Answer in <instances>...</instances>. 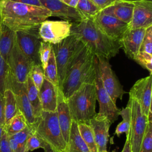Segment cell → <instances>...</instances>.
Returning a JSON list of instances; mask_svg holds the SVG:
<instances>
[{
  "label": "cell",
  "instance_id": "6da1fadb",
  "mask_svg": "<svg viewBox=\"0 0 152 152\" xmlns=\"http://www.w3.org/2000/svg\"><path fill=\"white\" fill-rule=\"evenodd\" d=\"M50 17V11L43 7H37L13 2L0 1L1 23L14 31H29L39 27Z\"/></svg>",
  "mask_w": 152,
  "mask_h": 152
},
{
  "label": "cell",
  "instance_id": "7a4b0ae2",
  "mask_svg": "<svg viewBox=\"0 0 152 152\" xmlns=\"http://www.w3.org/2000/svg\"><path fill=\"white\" fill-rule=\"evenodd\" d=\"M94 59L95 56L81 42L74 56L66 69L64 80L59 88L66 99L82 84L94 83Z\"/></svg>",
  "mask_w": 152,
  "mask_h": 152
},
{
  "label": "cell",
  "instance_id": "3957f363",
  "mask_svg": "<svg viewBox=\"0 0 152 152\" xmlns=\"http://www.w3.org/2000/svg\"><path fill=\"white\" fill-rule=\"evenodd\" d=\"M71 34L77 37L96 57L109 60L115 56L122 48L121 43L107 37L93 19H84L72 23Z\"/></svg>",
  "mask_w": 152,
  "mask_h": 152
},
{
  "label": "cell",
  "instance_id": "277c9868",
  "mask_svg": "<svg viewBox=\"0 0 152 152\" xmlns=\"http://www.w3.org/2000/svg\"><path fill=\"white\" fill-rule=\"evenodd\" d=\"M71 118L77 124H89L96 115L94 83L82 84L66 99Z\"/></svg>",
  "mask_w": 152,
  "mask_h": 152
},
{
  "label": "cell",
  "instance_id": "5b68a950",
  "mask_svg": "<svg viewBox=\"0 0 152 152\" xmlns=\"http://www.w3.org/2000/svg\"><path fill=\"white\" fill-rule=\"evenodd\" d=\"M35 132L57 152H64L66 142L62 135L56 112L42 111L33 125Z\"/></svg>",
  "mask_w": 152,
  "mask_h": 152
},
{
  "label": "cell",
  "instance_id": "8992f818",
  "mask_svg": "<svg viewBox=\"0 0 152 152\" xmlns=\"http://www.w3.org/2000/svg\"><path fill=\"white\" fill-rule=\"evenodd\" d=\"M80 42L77 37L70 34L61 42L52 45L58 69L59 88L64 80L66 69L74 56Z\"/></svg>",
  "mask_w": 152,
  "mask_h": 152
},
{
  "label": "cell",
  "instance_id": "52a82bcc",
  "mask_svg": "<svg viewBox=\"0 0 152 152\" xmlns=\"http://www.w3.org/2000/svg\"><path fill=\"white\" fill-rule=\"evenodd\" d=\"M128 104L131 109V126L129 140L132 152H140L142 141L148 123V118L142 113L139 103L129 98Z\"/></svg>",
  "mask_w": 152,
  "mask_h": 152
},
{
  "label": "cell",
  "instance_id": "ba28073f",
  "mask_svg": "<svg viewBox=\"0 0 152 152\" xmlns=\"http://www.w3.org/2000/svg\"><path fill=\"white\" fill-rule=\"evenodd\" d=\"M96 77L94 85L96 88V100L99 104V112L97 113L100 116L105 117L112 124L115 122L119 116L120 109H118L103 86L100 77L97 58L95 56Z\"/></svg>",
  "mask_w": 152,
  "mask_h": 152
},
{
  "label": "cell",
  "instance_id": "9c48e42d",
  "mask_svg": "<svg viewBox=\"0 0 152 152\" xmlns=\"http://www.w3.org/2000/svg\"><path fill=\"white\" fill-rule=\"evenodd\" d=\"M39 28L15 31V42L18 48L33 65L41 64L39 53L41 42Z\"/></svg>",
  "mask_w": 152,
  "mask_h": 152
},
{
  "label": "cell",
  "instance_id": "30bf717a",
  "mask_svg": "<svg viewBox=\"0 0 152 152\" xmlns=\"http://www.w3.org/2000/svg\"><path fill=\"white\" fill-rule=\"evenodd\" d=\"M97 58L99 72L103 86L112 101L116 103V100L118 99L121 100L126 92L112 70L109 60L102 57H97Z\"/></svg>",
  "mask_w": 152,
  "mask_h": 152
},
{
  "label": "cell",
  "instance_id": "8fae6325",
  "mask_svg": "<svg viewBox=\"0 0 152 152\" xmlns=\"http://www.w3.org/2000/svg\"><path fill=\"white\" fill-rule=\"evenodd\" d=\"M72 23L67 21L45 20L39 28V35L43 42L56 44L71 34Z\"/></svg>",
  "mask_w": 152,
  "mask_h": 152
},
{
  "label": "cell",
  "instance_id": "7c38bea8",
  "mask_svg": "<svg viewBox=\"0 0 152 152\" xmlns=\"http://www.w3.org/2000/svg\"><path fill=\"white\" fill-rule=\"evenodd\" d=\"M151 91L152 78L150 75L137 81L129 93V98L139 103L142 113L148 118V121H152Z\"/></svg>",
  "mask_w": 152,
  "mask_h": 152
},
{
  "label": "cell",
  "instance_id": "4fadbf2b",
  "mask_svg": "<svg viewBox=\"0 0 152 152\" xmlns=\"http://www.w3.org/2000/svg\"><path fill=\"white\" fill-rule=\"evenodd\" d=\"M7 88H10L14 93L16 99L18 110L24 116L27 124L30 125H34L37 122L38 118H36L33 115L31 106L27 96L26 83L23 84L16 81L11 74L10 70Z\"/></svg>",
  "mask_w": 152,
  "mask_h": 152
},
{
  "label": "cell",
  "instance_id": "5bb4252c",
  "mask_svg": "<svg viewBox=\"0 0 152 152\" xmlns=\"http://www.w3.org/2000/svg\"><path fill=\"white\" fill-rule=\"evenodd\" d=\"M100 30L111 39L121 43L128 30V24L101 11L93 19Z\"/></svg>",
  "mask_w": 152,
  "mask_h": 152
},
{
  "label": "cell",
  "instance_id": "9a60e30c",
  "mask_svg": "<svg viewBox=\"0 0 152 152\" xmlns=\"http://www.w3.org/2000/svg\"><path fill=\"white\" fill-rule=\"evenodd\" d=\"M7 64L11 74L16 81L25 84L33 65L20 50L16 42L10 53Z\"/></svg>",
  "mask_w": 152,
  "mask_h": 152
},
{
  "label": "cell",
  "instance_id": "2e32d148",
  "mask_svg": "<svg viewBox=\"0 0 152 152\" xmlns=\"http://www.w3.org/2000/svg\"><path fill=\"white\" fill-rule=\"evenodd\" d=\"M42 6L50 12V17H57L71 23L83 20L75 8L69 7L60 0H40Z\"/></svg>",
  "mask_w": 152,
  "mask_h": 152
},
{
  "label": "cell",
  "instance_id": "e0dca14e",
  "mask_svg": "<svg viewBox=\"0 0 152 152\" xmlns=\"http://www.w3.org/2000/svg\"><path fill=\"white\" fill-rule=\"evenodd\" d=\"M152 26V2L141 1L134 3L132 16L129 29L147 28Z\"/></svg>",
  "mask_w": 152,
  "mask_h": 152
},
{
  "label": "cell",
  "instance_id": "ac0fdd59",
  "mask_svg": "<svg viewBox=\"0 0 152 152\" xmlns=\"http://www.w3.org/2000/svg\"><path fill=\"white\" fill-rule=\"evenodd\" d=\"M111 124L105 118L97 114L89 122L94 137L98 152L107 151L106 147L109 137V130Z\"/></svg>",
  "mask_w": 152,
  "mask_h": 152
},
{
  "label": "cell",
  "instance_id": "d6986e66",
  "mask_svg": "<svg viewBox=\"0 0 152 152\" xmlns=\"http://www.w3.org/2000/svg\"><path fill=\"white\" fill-rule=\"evenodd\" d=\"M146 28H128L124 35L121 42V46L128 58L132 59L140 52Z\"/></svg>",
  "mask_w": 152,
  "mask_h": 152
},
{
  "label": "cell",
  "instance_id": "ffe728a7",
  "mask_svg": "<svg viewBox=\"0 0 152 152\" xmlns=\"http://www.w3.org/2000/svg\"><path fill=\"white\" fill-rule=\"evenodd\" d=\"M56 112L57 113L58 120L62 135L67 144L72 119L71 116L66 99L64 97L62 91L58 87L57 88V106Z\"/></svg>",
  "mask_w": 152,
  "mask_h": 152
},
{
  "label": "cell",
  "instance_id": "44dd1931",
  "mask_svg": "<svg viewBox=\"0 0 152 152\" xmlns=\"http://www.w3.org/2000/svg\"><path fill=\"white\" fill-rule=\"evenodd\" d=\"M57 87L44 79L39 90L42 109L45 112H56L57 106Z\"/></svg>",
  "mask_w": 152,
  "mask_h": 152
},
{
  "label": "cell",
  "instance_id": "7402d4cb",
  "mask_svg": "<svg viewBox=\"0 0 152 152\" xmlns=\"http://www.w3.org/2000/svg\"><path fill=\"white\" fill-rule=\"evenodd\" d=\"M134 3L118 0L113 5L103 10L101 12L129 24L131 21Z\"/></svg>",
  "mask_w": 152,
  "mask_h": 152
},
{
  "label": "cell",
  "instance_id": "603a6c76",
  "mask_svg": "<svg viewBox=\"0 0 152 152\" xmlns=\"http://www.w3.org/2000/svg\"><path fill=\"white\" fill-rule=\"evenodd\" d=\"M15 42V31L1 23L0 28V53L7 63Z\"/></svg>",
  "mask_w": 152,
  "mask_h": 152
},
{
  "label": "cell",
  "instance_id": "cb8c5ba5",
  "mask_svg": "<svg viewBox=\"0 0 152 152\" xmlns=\"http://www.w3.org/2000/svg\"><path fill=\"white\" fill-rule=\"evenodd\" d=\"M64 152H90L79 132L78 124L73 120Z\"/></svg>",
  "mask_w": 152,
  "mask_h": 152
},
{
  "label": "cell",
  "instance_id": "d4e9b609",
  "mask_svg": "<svg viewBox=\"0 0 152 152\" xmlns=\"http://www.w3.org/2000/svg\"><path fill=\"white\" fill-rule=\"evenodd\" d=\"M26 86L27 96L31 106L33 115L36 118H39L43 111L39 98V90L34 86L30 75L27 78Z\"/></svg>",
  "mask_w": 152,
  "mask_h": 152
},
{
  "label": "cell",
  "instance_id": "484cf974",
  "mask_svg": "<svg viewBox=\"0 0 152 152\" xmlns=\"http://www.w3.org/2000/svg\"><path fill=\"white\" fill-rule=\"evenodd\" d=\"M3 98L4 113L5 125L19 111L17 106L15 96L11 90L7 88L4 93Z\"/></svg>",
  "mask_w": 152,
  "mask_h": 152
},
{
  "label": "cell",
  "instance_id": "4316f807",
  "mask_svg": "<svg viewBox=\"0 0 152 152\" xmlns=\"http://www.w3.org/2000/svg\"><path fill=\"white\" fill-rule=\"evenodd\" d=\"M28 125L24 116L20 112H18L5 125L4 130L6 132L8 136H11L24 129Z\"/></svg>",
  "mask_w": 152,
  "mask_h": 152
},
{
  "label": "cell",
  "instance_id": "83f0119b",
  "mask_svg": "<svg viewBox=\"0 0 152 152\" xmlns=\"http://www.w3.org/2000/svg\"><path fill=\"white\" fill-rule=\"evenodd\" d=\"M119 115L121 116L122 121L117 125L115 135L119 137L122 134H125L126 139H129L131 126V109L128 104L125 107L120 110Z\"/></svg>",
  "mask_w": 152,
  "mask_h": 152
},
{
  "label": "cell",
  "instance_id": "f1b7e54d",
  "mask_svg": "<svg viewBox=\"0 0 152 152\" xmlns=\"http://www.w3.org/2000/svg\"><path fill=\"white\" fill-rule=\"evenodd\" d=\"M75 8L84 19H93L100 10L90 0H79Z\"/></svg>",
  "mask_w": 152,
  "mask_h": 152
},
{
  "label": "cell",
  "instance_id": "f546056e",
  "mask_svg": "<svg viewBox=\"0 0 152 152\" xmlns=\"http://www.w3.org/2000/svg\"><path fill=\"white\" fill-rule=\"evenodd\" d=\"M43 69L45 78L52 83L55 86L58 87V69L54 52L52 48L50 50V53L48 64Z\"/></svg>",
  "mask_w": 152,
  "mask_h": 152
},
{
  "label": "cell",
  "instance_id": "4dcf8cb0",
  "mask_svg": "<svg viewBox=\"0 0 152 152\" xmlns=\"http://www.w3.org/2000/svg\"><path fill=\"white\" fill-rule=\"evenodd\" d=\"M79 132L90 152H98L92 129L89 124H78Z\"/></svg>",
  "mask_w": 152,
  "mask_h": 152
},
{
  "label": "cell",
  "instance_id": "1f68e13d",
  "mask_svg": "<svg viewBox=\"0 0 152 152\" xmlns=\"http://www.w3.org/2000/svg\"><path fill=\"white\" fill-rule=\"evenodd\" d=\"M29 75L36 87L39 90L45 79L44 69L42 65H33L31 66Z\"/></svg>",
  "mask_w": 152,
  "mask_h": 152
},
{
  "label": "cell",
  "instance_id": "d6a6232c",
  "mask_svg": "<svg viewBox=\"0 0 152 152\" xmlns=\"http://www.w3.org/2000/svg\"><path fill=\"white\" fill-rule=\"evenodd\" d=\"M47 143L41 139L35 132V130L28 137L25 145V152H30L36 149L43 148Z\"/></svg>",
  "mask_w": 152,
  "mask_h": 152
},
{
  "label": "cell",
  "instance_id": "836d02e7",
  "mask_svg": "<svg viewBox=\"0 0 152 152\" xmlns=\"http://www.w3.org/2000/svg\"><path fill=\"white\" fill-rule=\"evenodd\" d=\"M10 68L0 53V94L3 96L7 88Z\"/></svg>",
  "mask_w": 152,
  "mask_h": 152
},
{
  "label": "cell",
  "instance_id": "e575fe53",
  "mask_svg": "<svg viewBox=\"0 0 152 152\" xmlns=\"http://www.w3.org/2000/svg\"><path fill=\"white\" fill-rule=\"evenodd\" d=\"M142 67L147 69L150 72V75L152 73V54L145 52L140 51L132 59Z\"/></svg>",
  "mask_w": 152,
  "mask_h": 152
},
{
  "label": "cell",
  "instance_id": "d590c367",
  "mask_svg": "<svg viewBox=\"0 0 152 152\" xmlns=\"http://www.w3.org/2000/svg\"><path fill=\"white\" fill-rule=\"evenodd\" d=\"M34 131V125H28L22 131L9 137H11L22 148L25 149L26 141L28 137L30 135V134Z\"/></svg>",
  "mask_w": 152,
  "mask_h": 152
},
{
  "label": "cell",
  "instance_id": "8d00e7d4",
  "mask_svg": "<svg viewBox=\"0 0 152 152\" xmlns=\"http://www.w3.org/2000/svg\"><path fill=\"white\" fill-rule=\"evenodd\" d=\"M140 152H152V121H149L146 127Z\"/></svg>",
  "mask_w": 152,
  "mask_h": 152
},
{
  "label": "cell",
  "instance_id": "74e56055",
  "mask_svg": "<svg viewBox=\"0 0 152 152\" xmlns=\"http://www.w3.org/2000/svg\"><path fill=\"white\" fill-rule=\"evenodd\" d=\"M51 49H52L51 44L41 41L39 53L40 61L43 69L46 67L48 64Z\"/></svg>",
  "mask_w": 152,
  "mask_h": 152
},
{
  "label": "cell",
  "instance_id": "f35d334b",
  "mask_svg": "<svg viewBox=\"0 0 152 152\" xmlns=\"http://www.w3.org/2000/svg\"><path fill=\"white\" fill-rule=\"evenodd\" d=\"M140 51L152 54V26L147 27L145 30Z\"/></svg>",
  "mask_w": 152,
  "mask_h": 152
},
{
  "label": "cell",
  "instance_id": "ab89813d",
  "mask_svg": "<svg viewBox=\"0 0 152 152\" xmlns=\"http://www.w3.org/2000/svg\"><path fill=\"white\" fill-rule=\"evenodd\" d=\"M0 152H12L10 145L8 136L4 130L0 140Z\"/></svg>",
  "mask_w": 152,
  "mask_h": 152
},
{
  "label": "cell",
  "instance_id": "60d3db41",
  "mask_svg": "<svg viewBox=\"0 0 152 152\" xmlns=\"http://www.w3.org/2000/svg\"><path fill=\"white\" fill-rule=\"evenodd\" d=\"M102 11L103 10L113 5L118 0H90Z\"/></svg>",
  "mask_w": 152,
  "mask_h": 152
},
{
  "label": "cell",
  "instance_id": "b9f144b4",
  "mask_svg": "<svg viewBox=\"0 0 152 152\" xmlns=\"http://www.w3.org/2000/svg\"><path fill=\"white\" fill-rule=\"evenodd\" d=\"M9 143L12 152H25V149L22 148L11 137H9Z\"/></svg>",
  "mask_w": 152,
  "mask_h": 152
},
{
  "label": "cell",
  "instance_id": "7bdbcfd3",
  "mask_svg": "<svg viewBox=\"0 0 152 152\" xmlns=\"http://www.w3.org/2000/svg\"><path fill=\"white\" fill-rule=\"evenodd\" d=\"M15 2H19L24 4L37 6V7H43L41 4L40 0H10Z\"/></svg>",
  "mask_w": 152,
  "mask_h": 152
},
{
  "label": "cell",
  "instance_id": "ee69618b",
  "mask_svg": "<svg viewBox=\"0 0 152 152\" xmlns=\"http://www.w3.org/2000/svg\"><path fill=\"white\" fill-rule=\"evenodd\" d=\"M0 125L4 127L5 126V119L4 113V98L3 96L0 94Z\"/></svg>",
  "mask_w": 152,
  "mask_h": 152
},
{
  "label": "cell",
  "instance_id": "f6af8a7d",
  "mask_svg": "<svg viewBox=\"0 0 152 152\" xmlns=\"http://www.w3.org/2000/svg\"><path fill=\"white\" fill-rule=\"evenodd\" d=\"M60 1L64 2V4H65L66 5L73 8H75L77 7V4L79 1V0H60Z\"/></svg>",
  "mask_w": 152,
  "mask_h": 152
},
{
  "label": "cell",
  "instance_id": "bcb514c9",
  "mask_svg": "<svg viewBox=\"0 0 152 152\" xmlns=\"http://www.w3.org/2000/svg\"><path fill=\"white\" fill-rule=\"evenodd\" d=\"M121 152H132L131 149V145H130L129 139H126L123 150Z\"/></svg>",
  "mask_w": 152,
  "mask_h": 152
},
{
  "label": "cell",
  "instance_id": "7dc6e473",
  "mask_svg": "<svg viewBox=\"0 0 152 152\" xmlns=\"http://www.w3.org/2000/svg\"><path fill=\"white\" fill-rule=\"evenodd\" d=\"M45 152H57L55 150H54L53 149H52L50 146L49 145H48V144H46V145L45 146V147L43 148Z\"/></svg>",
  "mask_w": 152,
  "mask_h": 152
},
{
  "label": "cell",
  "instance_id": "c3c4849f",
  "mask_svg": "<svg viewBox=\"0 0 152 152\" xmlns=\"http://www.w3.org/2000/svg\"><path fill=\"white\" fill-rule=\"evenodd\" d=\"M121 1L124 2H131V3H135L137 2H141V1H150L152 2V0H119Z\"/></svg>",
  "mask_w": 152,
  "mask_h": 152
},
{
  "label": "cell",
  "instance_id": "681fc988",
  "mask_svg": "<svg viewBox=\"0 0 152 152\" xmlns=\"http://www.w3.org/2000/svg\"><path fill=\"white\" fill-rule=\"evenodd\" d=\"M3 130H4V128L2 126H1L0 125V140L1 138V137H2V132H3Z\"/></svg>",
  "mask_w": 152,
  "mask_h": 152
},
{
  "label": "cell",
  "instance_id": "f907efd6",
  "mask_svg": "<svg viewBox=\"0 0 152 152\" xmlns=\"http://www.w3.org/2000/svg\"><path fill=\"white\" fill-rule=\"evenodd\" d=\"M1 18H0V28H1Z\"/></svg>",
  "mask_w": 152,
  "mask_h": 152
},
{
  "label": "cell",
  "instance_id": "816d5d0a",
  "mask_svg": "<svg viewBox=\"0 0 152 152\" xmlns=\"http://www.w3.org/2000/svg\"><path fill=\"white\" fill-rule=\"evenodd\" d=\"M103 152H107V151H103ZM112 152H116L115 151H113Z\"/></svg>",
  "mask_w": 152,
  "mask_h": 152
},
{
  "label": "cell",
  "instance_id": "f5cc1de1",
  "mask_svg": "<svg viewBox=\"0 0 152 152\" xmlns=\"http://www.w3.org/2000/svg\"><path fill=\"white\" fill-rule=\"evenodd\" d=\"M0 1H2V0H0Z\"/></svg>",
  "mask_w": 152,
  "mask_h": 152
}]
</instances>
